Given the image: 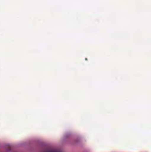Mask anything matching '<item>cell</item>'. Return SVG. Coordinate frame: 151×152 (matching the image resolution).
Returning a JSON list of instances; mask_svg holds the SVG:
<instances>
[{
	"mask_svg": "<svg viewBox=\"0 0 151 152\" xmlns=\"http://www.w3.org/2000/svg\"><path fill=\"white\" fill-rule=\"evenodd\" d=\"M50 152H56V151H50Z\"/></svg>",
	"mask_w": 151,
	"mask_h": 152,
	"instance_id": "6da1fadb",
	"label": "cell"
}]
</instances>
